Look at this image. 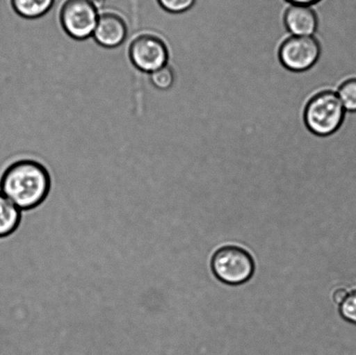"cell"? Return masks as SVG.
Instances as JSON below:
<instances>
[{"instance_id": "1", "label": "cell", "mask_w": 356, "mask_h": 355, "mask_svg": "<svg viewBox=\"0 0 356 355\" xmlns=\"http://www.w3.org/2000/svg\"><path fill=\"white\" fill-rule=\"evenodd\" d=\"M51 179L47 168L31 159L19 160L3 172L0 192L21 211L33 210L50 193Z\"/></svg>"}, {"instance_id": "2", "label": "cell", "mask_w": 356, "mask_h": 355, "mask_svg": "<svg viewBox=\"0 0 356 355\" xmlns=\"http://www.w3.org/2000/svg\"><path fill=\"white\" fill-rule=\"evenodd\" d=\"M345 110L337 93L326 92L310 101L306 108L305 120L314 134L326 137L336 132L344 120Z\"/></svg>"}, {"instance_id": "3", "label": "cell", "mask_w": 356, "mask_h": 355, "mask_svg": "<svg viewBox=\"0 0 356 355\" xmlns=\"http://www.w3.org/2000/svg\"><path fill=\"white\" fill-rule=\"evenodd\" d=\"M211 269L222 283L236 286L251 279L254 263L247 250L237 246H225L216 250L213 256Z\"/></svg>"}, {"instance_id": "4", "label": "cell", "mask_w": 356, "mask_h": 355, "mask_svg": "<svg viewBox=\"0 0 356 355\" xmlns=\"http://www.w3.org/2000/svg\"><path fill=\"white\" fill-rule=\"evenodd\" d=\"M95 2L92 0H66L59 19L63 29L76 40L92 36L99 17Z\"/></svg>"}, {"instance_id": "5", "label": "cell", "mask_w": 356, "mask_h": 355, "mask_svg": "<svg viewBox=\"0 0 356 355\" xmlns=\"http://www.w3.org/2000/svg\"><path fill=\"white\" fill-rule=\"evenodd\" d=\"M129 58L139 71L151 74L169 64L168 45L159 35L139 34L129 47Z\"/></svg>"}, {"instance_id": "6", "label": "cell", "mask_w": 356, "mask_h": 355, "mask_svg": "<svg viewBox=\"0 0 356 355\" xmlns=\"http://www.w3.org/2000/svg\"><path fill=\"white\" fill-rule=\"evenodd\" d=\"M320 47L313 36H292L282 44L280 60L285 68L292 72H305L316 64Z\"/></svg>"}, {"instance_id": "7", "label": "cell", "mask_w": 356, "mask_h": 355, "mask_svg": "<svg viewBox=\"0 0 356 355\" xmlns=\"http://www.w3.org/2000/svg\"><path fill=\"white\" fill-rule=\"evenodd\" d=\"M128 28L123 17L113 13L100 14L95 31L94 40L104 48L120 47L127 40Z\"/></svg>"}, {"instance_id": "8", "label": "cell", "mask_w": 356, "mask_h": 355, "mask_svg": "<svg viewBox=\"0 0 356 355\" xmlns=\"http://www.w3.org/2000/svg\"><path fill=\"white\" fill-rule=\"evenodd\" d=\"M285 26L292 36H313L317 27L312 7L291 5L285 13Z\"/></svg>"}, {"instance_id": "9", "label": "cell", "mask_w": 356, "mask_h": 355, "mask_svg": "<svg viewBox=\"0 0 356 355\" xmlns=\"http://www.w3.org/2000/svg\"><path fill=\"white\" fill-rule=\"evenodd\" d=\"M22 211L0 192V238L12 236L19 229Z\"/></svg>"}, {"instance_id": "10", "label": "cell", "mask_w": 356, "mask_h": 355, "mask_svg": "<svg viewBox=\"0 0 356 355\" xmlns=\"http://www.w3.org/2000/svg\"><path fill=\"white\" fill-rule=\"evenodd\" d=\"M55 0H10V5L17 15L34 19L44 16L54 6Z\"/></svg>"}, {"instance_id": "11", "label": "cell", "mask_w": 356, "mask_h": 355, "mask_svg": "<svg viewBox=\"0 0 356 355\" xmlns=\"http://www.w3.org/2000/svg\"><path fill=\"white\" fill-rule=\"evenodd\" d=\"M149 79L155 88L162 92H169L175 83L176 76L172 66L167 65L151 73Z\"/></svg>"}, {"instance_id": "12", "label": "cell", "mask_w": 356, "mask_h": 355, "mask_svg": "<svg viewBox=\"0 0 356 355\" xmlns=\"http://www.w3.org/2000/svg\"><path fill=\"white\" fill-rule=\"evenodd\" d=\"M345 110L356 113V79L348 80L337 92Z\"/></svg>"}, {"instance_id": "13", "label": "cell", "mask_w": 356, "mask_h": 355, "mask_svg": "<svg viewBox=\"0 0 356 355\" xmlns=\"http://www.w3.org/2000/svg\"><path fill=\"white\" fill-rule=\"evenodd\" d=\"M165 13L181 14L187 12L194 6L195 0H156Z\"/></svg>"}, {"instance_id": "14", "label": "cell", "mask_w": 356, "mask_h": 355, "mask_svg": "<svg viewBox=\"0 0 356 355\" xmlns=\"http://www.w3.org/2000/svg\"><path fill=\"white\" fill-rule=\"evenodd\" d=\"M340 314L347 322L356 324V290L348 294L340 305Z\"/></svg>"}, {"instance_id": "15", "label": "cell", "mask_w": 356, "mask_h": 355, "mask_svg": "<svg viewBox=\"0 0 356 355\" xmlns=\"http://www.w3.org/2000/svg\"><path fill=\"white\" fill-rule=\"evenodd\" d=\"M348 295V291L346 290H344V288H339V290L334 291V293L333 295V299L334 302H336V304H337L341 305L345 301V299L347 298Z\"/></svg>"}, {"instance_id": "16", "label": "cell", "mask_w": 356, "mask_h": 355, "mask_svg": "<svg viewBox=\"0 0 356 355\" xmlns=\"http://www.w3.org/2000/svg\"><path fill=\"white\" fill-rule=\"evenodd\" d=\"M292 5L310 6L318 2L319 0H287Z\"/></svg>"}, {"instance_id": "17", "label": "cell", "mask_w": 356, "mask_h": 355, "mask_svg": "<svg viewBox=\"0 0 356 355\" xmlns=\"http://www.w3.org/2000/svg\"><path fill=\"white\" fill-rule=\"evenodd\" d=\"M93 2H102L104 1V0H92Z\"/></svg>"}]
</instances>
